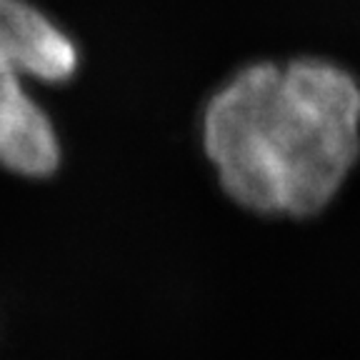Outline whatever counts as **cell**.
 Listing matches in <instances>:
<instances>
[{"label":"cell","mask_w":360,"mask_h":360,"mask_svg":"<svg viewBox=\"0 0 360 360\" xmlns=\"http://www.w3.org/2000/svg\"><path fill=\"white\" fill-rule=\"evenodd\" d=\"M202 148L243 208L321 213L358 163L360 85L321 58L250 63L202 110Z\"/></svg>","instance_id":"cell-1"},{"label":"cell","mask_w":360,"mask_h":360,"mask_svg":"<svg viewBox=\"0 0 360 360\" xmlns=\"http://www.w3.org/2000/svg\"><path fill=\"white\" fill-rule=\"evenodd\" d=\"M73 38L28 0H0V70L63 83L78 70Z\"/></svg>","instance_id":"cell-2"},{"label":"cell","mask_w":360,"mask_h":360,"mask_svg":"<svg viewBox=\"0 0 360 360\" xmlns=\"http://www.w3.org/2000/svg\"><path fill=\"white\" fill-rule=\"evenodd\" d=\"M60 165V141L51 115L25 88V78L0 70V168L45 178Z\"/></svg>","instance_id":"cell-3"}]
</instances>
